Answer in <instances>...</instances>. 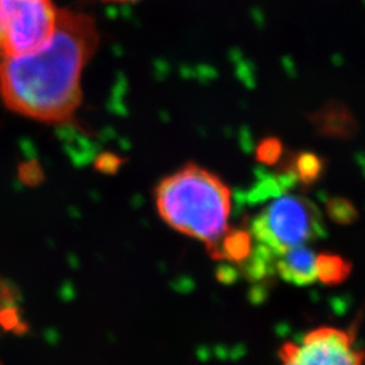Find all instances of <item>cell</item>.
Returning <instances> with one entry per match:
<instances>
[{
  "instance_id": "cell-2",
  "label": "cell",
  "mask_w": 365,
  "mask_h": 365,
  "mask_svg": "<svg viewBox=\"0 0 365 365\" xmlns=\"http://www.w3.org/2000/svg\"><path fill=\"white\" fill-rule=\"evenodd\" d=\"M156 206L170 227L210 248L227 230L232 191L217 175L188 164L157 185Z\"/></svg>"
},
{
  "instance_id": "cell-5",
  "label": "cell",
  "mask_w": 365,
  "mask_h": 365,
  "mask_svg": "<svg viewBox=\"0 0 365 365\" xmlns=\"http://www.w3.org/2000/svg\"><path fill=\"white\" fill-rule=\"evenodd\" d=\"M279 357L282 365H365V352L354 346L352 330L318 327L299 341L286 342Z\"/></svg>"
},
{
  "instance_id": "cell-13",
  "label": "cell",
  "mask_w": 365,
  "mask_h": 365,
  "mask_svg": "<svg viewBox=\"0 0 365 365\" xmlns=\"http://www.w3.org/2000/svg\"><path fill=\"white\" fill-rule=\"evenodd\" d=\"M105 3H115V4H128V3H137L140 0H102Z\"/></svg>"
},
{
  "instance_id": "cell-3",
  "label": "cell",
  "mask_w": 365,
  "mask_h": 365,
  "mask_svg": "<svg viewBox=\"0 0 365 365\" xmlns=\"http://www.w3.org/2000/svg\"><path fill=\"white\" fill-rule=\"evenodd\" d=\"M250 232L259 244L280 255L324 237L327 227L312 200L286 195L274 199L253 218Z\"/></svg>"
},
{
  "instance_id": "cell-12",
  "label": "cell",
  "mask_w": 365,
  "mask_h": 365,
  "mask_svg": "<svg viewBox=\"0 0 365 365\" xmlns=\"http://www.w3.org/2000/svg\"><path fill=\"white\" fill-rule=\"evenodd\" d=\"M284 153L283 143L276 137H267L261 140L256 148V160L262 165H276L280 163Z\"/></svg>"
},
{
  "instance_id": "cell-11",
  "label": "cell",
  "mask_w": 365,
  "mask_h": 365,
  "mask_svg": "<svg viewBox=\"0 0 365 365\" xmlns=\"http://www.w3.org/2000/svg\"><path fill=\"white\" fill-rule=\"evenodd\" d=\"M327 210L330 220L341 225H349L359 220L357 210L345 197H331L327 203Z\"/></svg>"
},
{
  "instance_id": "cell-7",
  "label": "cell",
  "mask_w": 365,
  "mask_h": 365,
  "mask_svg": "<svg viewBox=\"0 0 365 365\" xmlns=\"http://www.w3.org/2000/svg\"><path fill=\"white\" fill-rule=\"evenodd\" d=\"M255 237L247 229H227L221 240L211 245L209 250L214 260L229 261L245 265L255 252Z\"/></svg>"
},
{
  "instance_id": "cell-9",
  "label": "cell",
  "mask_w": 365,
  "mask_h": 365,
  "mask_svg": "<svg viewBox=\"0 0 365 365\" xmlns=\"http://www.w3.org/2000/svg\"><path fill=\"white\" fill-rule=\"evenodd\" d=\"M282 165H284L283 170L289 172L300 187L307 188L319 182L327 167V161L324 157L313 152H300L289 157L288 161Z\"/></svg>"
},
{
  "instance_id": "cell-8",
  "label": "cell",
  "mask_w": 365,
  "mask_h": 365,
  "mask_svg": "<svg viewBox=\"0 0 365 365\" xmlns=\"http://www.w3.org/2000/svg\"><path fill=\"white\" fill-rule=\"evenodd\" d=\"M312 119L318 131L329 137L351 138L357 130L352 111L339 102H329Z\"/></svg>"
},
{
  "instance_id": "cell-1",
  "label": "cell",
  "mask_w": 365,
  "mask_h": 365,
  "mask_svg": "<svg viewBox=\"0 0 365 365\" xmlns=\"http://www.w3.org/2000/svg\"><path fill=\"white\" fill-rule=\"evenodd\" d=\"M95 18L60 9L51 41L37 52L0 60V98L9 110L49 125L71 122L81 105V76L98 51Z\"/></svg>"
},
{
  "instance_id": "cell-6",
  "label": "cell",
  "mask_w": 365,
  "mask_h": 365,
  "mask_svg": "<svg viewBox=\"0 0 365 365\" xmlns=\"http://www.w3.org/2000/svg\"><path fill=\"white\" fill-rule=\"evenodd\" d=\"M315 260L317 255L312 249L297 247L276 256L274 269L287 283L309 286L317 280Z\"/></svg>"
},
{
  "instance_id": "cell-10",
  "label": "cell",
  "mask_w": 365,
  "mask_h": 365,
  "mask_svg": "<svg viewBox=\"0 0 365 365\" xmlns=\"http://www.w3.org/2000/svg\"><path fill=\"white\" fill-rule=\"evenodd\" d=\"M317 279L322 284L337 286L344 283L352 272V262L334 253H319L315 260Z\"/></svg>"
},
{
  "instance_id": "cell-4",
  "label": "cell",
  "mask_w": 365,
  "mask_h": 365,
  "mask_svg": "<svg viewBox=\"0 0 365 365\" xmlns=\"http://www.w3.org/2000/svg\"><path fill=\"white\" fill-rule=\"evenodd\" d=\"M58 11L53 0H0V60L43 48L54 34Z\"/></svg>"
}]
</instances>
